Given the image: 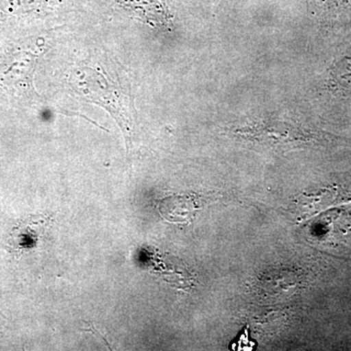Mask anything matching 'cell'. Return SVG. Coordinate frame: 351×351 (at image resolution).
<instances>
[{
	"label": "cell",
	"mask_w": 351,
	"mask_h": 351,
	"mask_svg": "<svg viewBox=\"0 0 351 351\" xmlns=\"http://www.w3.org/2000/svg\"><path fill=\"white\" fill-rule=\"evenodd\" d=\"M313 6L317 7L319 12L328 15H336L350 5L351 0H313Z\"/></svg>",
	"instance_id": "5b68a950"
},
{
	"label": "cell",
	"mask_w": 351,
	"mask_h": 351,
	"mask_svg": "<svg viewBox=\"0 0 351 351\" xmlns=\"http://www.w3.org/2000/svg\"><path fill=\"white\" fill-rule=\"evenodd\" d=\"M50 221L49 215L32 216L21 221L11 232L9 240L11 248L14 252H22L36 246L47 230Z\"/></svg>",
	"instance_id": "3957f363"
},
{
	"label": "cell",
	"mask_w": 351,
	"mask_h": 351,
	"mask_svg": "<svg viewBox=\"0 0 351 351\" xmlns=\"http://www.w3.org/2000/svg\"><path fill=\"white\" fill-rule=\"evenodd\" d=\"M195 201L182 196H171L161 201L159 211L164 218L169 221H188L195 213Z\"/></svg>",
	"instance_id": "277c9868"
},
{
	"label": "cell",
	"mask_w": 351,
	"mask_h": 351,
	"mask_svg": "<svg viewBox=\"0 0 351 351\" xmlns=\"http://www.w3.org/2000/svg\"><path fill=\"white\" fill-rule=\"evenodd\" d=\"M233 134L249 144L274 151H287L339 140L326 132L283 119H260L234 129Z\"/></svg>",
	"instance_id": "6da1fadb"
},
{
	"label": "cell",
	"mask_w": 351,
	"mask_h": 351,
	"mask_svg": "<svg viewBox=\"0 0 351 351\" xmlns=\"http://www.w3.org/2000/svg\"><path fill=\"white\" fill-rule=\"evenodd\" d=\"M324 85L332 96L351 101V38L341 46L328 66Z\"/></svg>",
	"instance_id": "7a4b0ae2"
}]
</instances>
